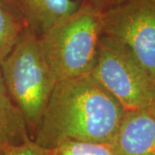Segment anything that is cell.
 <instances>
[{"label":"cell","mask_w":155,"mask_h":155,"mask_svg":"<svg viewBox=\"0 0 155 155\" xmlns=\"http://www.w3.org/2000/svg\"><path fill=\"white\" fill-rule=\"evenodd\" d=\"M126 110L90 74L56 82L32 140L53 149L67 141L112 142Z\"/></svg>","instance_id":"obj_1"},{"label":"cell","mask_w":155,"mask_h":155,"mask_svg":"<svg viewBox=\"0 0 155 155\" xmlns=\"http://www.w3.org/2000/svg\"><path fill=\"white\" fill-rule=\"evenodd\" d=\"M102 14L80 5L39 35V43L54 81L90 74L103 35Z\"/></svg>","instance_id":"obj_2"},{"label":"cell","mask_w":155,"mask_h":155,"mask_svg":"<svg viewBox=\"0 0 155 155\" xmlns=\"http://www.w3.org/2000/svg\"><path fill=\"white\" fill-rule=\"evenodd\" d=\"M0 71L32 138L56 84L42 54L38 35L23 28L12 49L0 61Z\"/></svg>","instance_id":"obj_3"},{"label":"cell","mask_w":155,"mask_h":155,"mask_svg":"<svg viewBox=\"0 0 155 155\" xmlns=\"http://www.w3.org/2000/svg\"><path fill=\"white\" fill-rule=\"evenodd\" d=\"M91 75L126 110L149 109L153 103L155 80L126 46L110 36H101Z\"/></svg>","instance_id":"obj_4"},{"label":"cell","mask_w":155,"mask_h":155,"mask_svg":"<svg viewBox=\"0 0 155 155\" xmlns=\"http://www.w3.org/2000/svg\"><path fill=\"white\" fill-rule=\"evenodd\" d=\"M102 22L103 35L126 46L155 80V0H122Z\"/></svg>","instance_id":"obj_5"},{"label":"cell","mask_w":155,"mask_h":155,"mask_svg":"<svg viewBox=\"0 0 155 155\" xmlns=\"http://www.w3.org/2000/svg\"><path fill=\"white\" fill-rule=\"evenodd\" d=\"M0 5L37 35L78 8L77 0H0Z\"/></svg>","instance_id":"obj_6"},{"label":"cell","mask_w":155,"mask_h":155,"mask_svg":"<svg viewBox=\"0 0 155 155\" xmlns=\"http://www.w3.org/2000/svg\"><path fill=\"white\" fill-rule=\"evenodd\" d=\"M111 144L115 155H155V116L148 109L127 110Z\"/></svg>","instance_id":"obj_7"},{"label":"cell","mask_w":155,"mask_h":155,"mask_svg":"<svg viewBox=\"0 0 155 155\" xmlns=\"http://www.w3.org/2000/svg\"><path fill=\"white\" fill-rule=\"evenodd\" d=\"M31 140L24 116L8 93L0 71V155Z\"/></svg>","instance_id":"obj_8"},{"label":"cell","mask_w":155,"mask_h":155,"mask_svg":"<svg viewBox=\"0 0 155 155\" xmlns=\"http://www.w3.org/2000/svg\"><path fill=\"white\" fill-rule=\"evenodd\" d=\"M50 155H115L111 142L67 141L50 149Z\"/></svg>","instance_id":"obj_9"},{"label":"cell","mask_w":155,"mask_h":155,"mask_svg":"<svg viewBox=\"0 0 155 155\" xmlns=\"http://www.w3.org/2000/svg\"><path fill=\"white\" fill-rule=\"evenodd\" d=\"M23 28L22 23L0 5V61L12 49Z\"/></svg>","instance_id":"obj_10"},{"label":"cell","mask_w":155,"mask_h":155,"mask_svg":"<svg viewBox=\"0 0 155 155\" xmlns=\"http://www.w3.org/2000/svg\"><path fill=\"white\" fill-rule=\"evenodd\" d=\"M4 155H50V150L39 146L31 140L8 149Z\"/></svg>","instance_id":"obj_11"},{"label":"cell","mask_w":155,"mask_h":155,"mask_svg":"<svg viewBox=\"0 0 155 155\" xmlns=\"http://www.w3.org/2000/svg\"><path fill=\"white\" fill-rule=\"evenodd\" d=\"M120 1L122 0H78L80 5L89 6L100 13H104Z\"/></svg>","instance_id":"obj_12"},{"label":"cell","mask_w":155,"mask_h":155,"mask_svg":"<svg viewBox=\"0 0 155 155\" xmlns=\"http://www.w3.org/2000/svg\"><path fill=\"white\" fill-rule=\"evenodd\" d=\"M148 110L155 116V95L154 97H153V103H152V104H151V106L149 107Z\"/></svg>","instance_id":"obj_13"}]
</instances>
